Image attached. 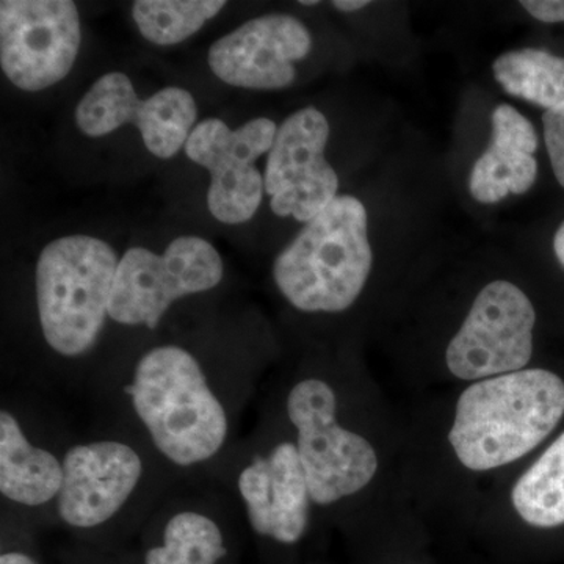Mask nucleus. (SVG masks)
<instances>
[{
    "label": "nucleus",
    "instance_id": "f03ea898",
    "mask_svg": "<svg viewBox=\"0 0 564 564\" xmlns=\"http://www.w3.org/2000/svg\"><path fill=\"white\" fill-rule=\"evenodd\" d=\"M564 419V380L527 367L459 386L406 426V488L411 502L473 507L478 485L489 489L529 462ZM486 492V491H485Z\"/></svg>",
    "mask_w": 564,
    "mask_h": 564
},
{
    "label": "nucleus",
    "instance_id": "20e7f679",
    "mask_svg": "<svg viewBox=\"0 0 564 564\" xmlns=\"http://www.w3.org/2000/svg\"><path fill=\"white\" fill-rule=\"evenodd\" d=\"M54 519L66 529L96 533L132 516H152L180 484L140 437L121 426L70 437Z\"/></svg>",
    "mask_w": 564,
    "mask_h": 564
},
{
    "label": "nucleus",
    "instance_id": "dca6fc26",
    "mask_svg": "<svg viewBox=\"0 0 564 564\" xmlns=\"http://www.w3.org/2000/svg\"><path fill=\"white\" fill-rule=\"evenodd\" d=\"M313 50L306 25L291 14H265L215 41L212 73L225 84L248 90H282L296 77L295 62Z\"/></svg>",
    "mask_w": 564,
    "mask_h": 564
},
{
    "label": "nucleus",
    "instance_id": "6ab92c4d",
    "mask_svg": "<svg viewBox=\"0 0 564 564\" xmlns=\"http://www.w3.org/2000/svg\"><path fill=\"white\" fill-rule=\"evenodd\" d=\"M494 77L508 95L524 99L545 111L564 104V57L525 47L500 55Z\"/></svg>",
    "mask_w": 564,
    "mask_h": 564
},
{
    "label": "nucleus",
    "instance_id": "4468645a",
    "mask_svg": "<svg viewBox=\"0 0 564 564\" xmlns=\"http://www.w3.org/2000/svg\"><path fill=\"white\" fill-rule=\"evenodd\" d=\"M70 437L52 434L36 415L3 399L0 406V497L2 513L54 519L61 496L63 456Z\"/></svg>",
    "mask_w": 564,
    "mask_h": 564
},
{
    "label": "nucleus",
    "instance_id": "2eb2a0df",
    "mask_svg": "<svg viewBox=\"0 0 564 564\" xmlns=\"http://www.w3.org/2000/svg\"><path fill=\"white\" fill-rule=\"evenodd\" d=\"M477 513L486 536L499 547L516 529L552 532L564 527V430L532 462L481 494Z\"/></svg>",
    "mask_w": 564,
    "mask_h": 564
},
{
    "label": "nucleus",
    "instance_id": "7ed1b4c3",
    "mask_svg": "<svg viewBox=\"0 0 564 564\" xmlns=\"http://www.w3.org/2000/svg\"><path fill=\"white\" fill-rule=\"evenodd\" d=\"M93 388L111 425L140 437L177 480L212 484L242 437L240 423L261 383L247 364L214 362L187 345L165 343Z\"/></svg>",
    "mask_w": 564,
    "mask_h": 564
},
{
    "label": "nucleus",
    "instance_id": "5701e85b",
    "mask_svg": "<svg viewBox=\"0 0 564 564\" xmlns=\"http://www.w3.org/2000/svg\"><path fill=\"white\" fill-rule=\"evenodd\" d=\"M0 564H40L33 558L32 555H29L28 552H22L20 549H9V551H3L2 555H0Z\"/></svg>",
    "mask_w": 564,
    "mask_h": 564
},
{
    "label": "nucleus",
    "instance_id": "ddd939ff",
    "mask_svg": "<svg viewBox=\"0 0 564 564\" xmlns=\"http://www.w3.org/2000/svg\"><path fill=\"white\" fill-rule=\"evenodd\" d=\"M329 122L315 107H304L282 121L267 158L263 184L278 217L310 223L337 198L339 177L325 150Z\"/></svg>",
    "mask_w": 564,
    "mask_h": 564
},
{
    "label": "nucleus",
    "instance_id": "f8f14e48",
    "mask_svg": "<svg viewBox=\"0 0 564 564\" xmlns=\"http://www.w3.org/2000/svg\"><path fill=\"white\" fill-rule=\"evenodd\" d=\"M74 118L79 131L91 139L133 124L152 155L172 159L187 144L198 106L192 93L180 87L163 88L141 101L126 74L109 73L82 96Z\"/></svg>",
    "mask_w": 564,
    "mask_h": 564
},
{
    "label": "nucleus",
    "instance_id": "f257e3e1",
    "mask_svg": "<svg viewBox=\"0 0 564 564\" xmlns=\"http://www.w3.org/2000/svg\"><path fill=\"white\" fill-rule=\"evenodd\" d=\"M262 406L285 426L306 473L317 521L372 530L384 554L415 534L406 488V426L362 370L304 364L267 386Z\"/></svg>",
    "mask_w": 564,
    "mask_h": 564
},
{
    "label": "nucleus",
    "instance_id": "9b49d317",
    "mask_svg": "<svg viewBox=\"0 0 564 564\" xmlns=\"http://www.w3.org/2000/svg\"><path fill=\"white\" fill-rule=\"evenodd\" d=\"M278 128L269 118H254L229 129L217 118L195 126L185 154L210 173L207 207L225 225H242L261 206L265 184L256 162L272 150Z\"/></svg>",
    "mask_w": 564,
    "mask_h": 564
},
{
    "label": "nucleus",
    "instance_id": "39448f33",
    "mask_svg": "<svg viewBox=\"0 0 564 564\" xmlns=\"http://www.w3.org/2000/svg\"><path fill=\"white\" fill-rule=\"evenodd\" d=\"M367 210L358 198L337 196L274 259L278 292L296 313L340 315L361 300L372 276Z\"/></svg>",
    "mask_w": 564,
    "mask_h": 564
},
{
    "label": "nucleus",
    "instance_id": "1a4fd4ad",
    "mask_svg": "<svg viewBox=\"0 0 564 564\" xmlns=\"http://www.w3.org/2000/svg\"><path fill=\"white\" fill-rule=\"evenodd\" d=\"M223 276L220 252L198 236L177 237L162 254L148 248H129L118 262L109 321L155 332L174 304L214 291Z\"/></svg>",
    "mask_w": 564,
    "mask_h": 564
},
{
    "label": "nucleus",
    "instance_id": "0eeeda50",
    "mask_svg": "<svg viewBox=\"0 0 564 564\" xmlns=\"http://www.w3.org/2000/svg\"><path fill=\"white\" fill-rule=\"evenodd\" d=\"M118 256L85 234L61 237L43 248L35 267L41 337L55 358L79 362L98 347L107 321Z\"/></svg>",
    "mask_w": 564,
    "mask_h": 564
},
{
    "label": "nucleus",
    "instance_id": "aec40b11",
    "mask_svg": "<svg viewBox=\"0 0 564 564\" xmlns=\"http://www.w3.org/2000/svg\"><path fill=\"white\" fill-rule=\"evenodd\" d=\"M225 7L220 0H137L132 17L144 39L173 46L195 35Z\"/></svg>",
    "mask_w": 564,
    "mask_h": 564
},
{
    "label": "nucleus",
    "instance_id": "6e6552de",
    "mask_svg": "<svg viewBox=\"0 0 564 564\" xmlns=\"http://www.w3.org/2000/svg\"><path fill=\"white\" fill-rule=\"evenodd\" d=\"M536 322L534 304L518 284L489 281L475 293L445 343L433 380L455 389L527 369L534 355Z\"/></svg>",
    "mask_w": 564,
    "mask_h": 564
},
{
    "label": "nucleus",
    "instance_id": "a211bd4d",
    "mask_svg": "<svg viewBox=\"0 0 564 564\" xmlns=\"http://www.w3.org/2000/svg\"><path fill=\"white\" fill-rule=\"evenodd\" d=\"M491 141L474 163L469 192L477 203L496 204L508 195H524L538 177V133L514 107L500 104L492 110Z\"/></svg>",
    "mask_w": 564,
    "mask_h": 564
},
{
    "label": "nucleus",
    "instance_id": "423d86ee",
    "mask_svg": "<svg viewBox=\"0 0 564 564\" xmlns=\"http://www.w3.org/2000/svg\"><path fill=\"white\" fill-rule=\"evenodd\" d=\"M212 484L232 497L256 538L278 547L302 544L317 522L291 432L265 406L254 430L240 437Z\"/></svg>",
    "mask_w": 564,
    "mask_h": 564
},
{
    "label": "nucleus",
    "instance_id": "4be33fe9",
    "mask_svg": "<svg viewBox=\"0 0 564 564\" xmlns=\"http://www.w3.org/2000/svg\"><path fill=\"white\" fill-rule=\"evenodd\" d=\"M521 6L534 20L547 24L564 22V0H524Z\"/></svg>",
    "mask_w": 564,
    "mask_h": 564
},
{
    "label": "nucleus",
    "instance_id": "bb28decb",
    "mask_svg": "<svg viewBox=\"0 0 564 564\" xmlns=\"http://www.w3.org/2000/svg\"><path fill=\"white\" fill-rule=\"evenodd\" d=\"M300 6H306V7H313V6H318V0H300Z\"/></svg>",
    "mask_w": 564,
    "mask_h": 564
},
{
    "label": "nucleus",
    "instance_id": "a878e982",
    "mask_svg": "<svg viewBox=\"0 0 564 564\" xmlns=\"http://www.w3.org/2000/svg\"><path fill=\"white\" fill-rule=\"evenodd\" d=\"M554 252L556 256V261L560 262V265L564 269V221L562 226H560L558 231H556L554 237Z\"/></svg>",
    "mask_w": 564,
    "mask_h": 564
},
{
    "label": "nucleus",
    "instance_id": "393cba45",
    "mask_svg": "<svg viewBox=\"0 0 564 564\" xmlns=\"http://www.w3.org/2000/svg\"><path fill=\"white\" fill-rule=\"evenodd\" d=\"M334 9L344 11V13H352V11L362 10L364 7H369V0H334L332 3Z\"/></svg>",
    "mask_w": 564,
    "mask_h": 564
},
{
    "label": "nucleus",
    "instance_id": "f3484780",
    "mask_svg": "<svg viewBox=\"0 0 564 564\" xmlns=\"http://www.w3.org/2000/svg\"><path fill=\"white\" fill-rule=\"evenodd\" d=\"M180 481L152 513L158 541L143 564H221L229 556L228 514L237 508L228 492Z\"/></svg>",
    "mask_w": 564,
    "mask_h": 564
},
{
    "label": "nucleus",
    "instance_id": "412c9836",
    "mask_svg": "<svg viewBox=\"0 0 564 564\" xmlns=\"http://www.w3.org/2000/svg\"><path fill=\"white\" fill-rule=\"evenodd\" d=\"M544 140L556 181L564 188V104L543 117Z\"/></svg>",
    "mask_w": 564,
    "mask_h": 564
},
{
    "label": "nucleus",
    "instance_id": "b1692460",
    "mask_svg": "<svg viewBox=\"0 0 564 564\" xmlns=\"http://www.w3.org/2000/svg\"><path fill=\"white\" fill-rule=\"evenodd\" d=\"M381 564H425L422 560L414 558L411 551L393 552V554L383 555Z\"/></svg>",
    "mask_w": 564,
    "mask_h": 564
},
{
    "label": "nucleus",
    "instance_id": "9d476101",
    "mask_svg": "<svg viewBox=\"0 0 564 564\" xmlns=\"http://www.w3.org/2000/svg\"><path fill=\"white\" fill-rule=\"evenodd\" d=\"M80 44L79 10L70 0L0 2V66L20 90L43 91L65 79Z\"/></svg>",
    "mask_w": 564,
    "mask_h": 564
}]
</instances>
